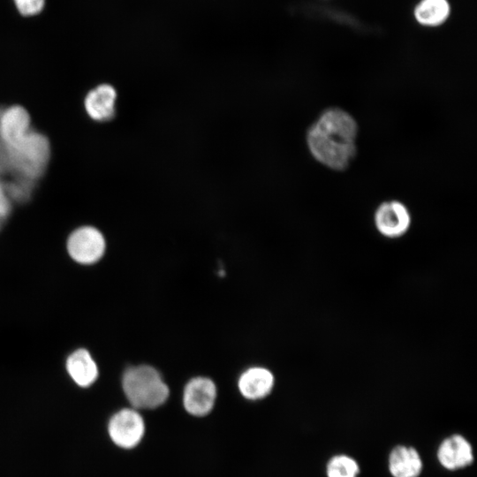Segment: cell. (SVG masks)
<instances>
[{"label":"cell","instance_id":"6da1fadb","mask_svg":"<svg viewBox=\"0 0 477 477\" xmlns=\"http://www.w3.org/2000/svg\"><path fill=\"white\" fill-rule=\"evenodd\" d=\"M358 125L347 111L333 107L323 110L307 132L312 156L322 165L342 171L357 154Z\"/></svg>","mask_w":477,"mask_h":477},{"label":"cell","instance_id":"7a4b0ae2","mask_svg":"<svg viewBox=\"0 0 477 477\" xmlns=\"http://www.w3.org/2000/svg\"><path fill=\"white\" fill-rule=\"evenodd\" d=\"M122 388L131 407L139 411L156 409L170 396L169 386L161 374L148 365L127 368L123 375Z\"/></svg>","mask_w":477,"mask_h":477},{"label":"cell","instance_id":"3957f363","mask_svg":"<svg viewBox=\"0 0 477 477\" xmlns=\"http://www.w3.org/2000/svg\"><path fill=\"white\" fill-rule=\"evenodd\" d=\"M9 175L38 181L46 172L51 157L49 138L33 128L16 143L6 146Z\"/></svg>","mask_w":477,"mask_h":477},{"label":"cell","instance_id":"277c9868","mask_svg":"<svg viewBox=\"0 0 477 477\" xmlns=\"http://www.w3.org/2000/svg\"><path fill=\"white\" fill-rule=\"evenodd\" d=\"M108 434L117 447L131 450L137 447L146 435V421L133 407L122 408L110 418Z\"/></svg>","mask_w":477,"mask_h":477},{"label":"cell","instance_id":"5b68a950","mask_svg":"<svg viewBox=\"0 0 477 477\" xmlns=\"http://www.w3.org/2000/svg\"><path fill=\"white\" fill-rule=\"evenodd\" d=\"M216 397V385L213 380L205 376H196L190 379L185 385L182 405L188 414L201 418L212 412Z\"/></svg>","mask_w":477,"mask_h":477},{"label":"cell","instance_id":"8992f818","mask_svg":"<svg viewBox=\"0 0 477 477\" xmlns=\"http://www.w3.org/2000/svg\"><path fill=\"white\" fill-rule=\"evenodd\" d=\"M105 246L103 235L92 226L74 230L67 240L69 254L82 264H92L99 261L104 254Z\"/></svg>","mask_w":477,"mask_h":477},{"label":"cell","instance_id":"52a82bcc","mask_svg":"<svg viewBox=\"0 0 477 477\" xmlns=\"http://www.w3.org/2000/svg\"><path fill=\"white\" fill-rule=\"evenodd\" d=\"M374 222L376 230L386 238H395L405 235L411 226V214L399 201H386L375 209Z\"/></svg>","mask_w":477,"mask_h":477},{"label":"cell","instance_id":"ba28073f","mask_svg":"<svg viewBox=\"0 0 477 477\" xmlns=\"http://www.w3.org/2000/svg\"><path fill=\"white\" fill-rule=\"evenodd\" d=\"M436 457L440 465L450 471L465 468L473 461L471 443L458 434L443 440L437 449Z\"/></svg>","mask_w":477,"mask_h":477},{"label":"cell","instance_id":"9c48e42d","mask_svg":"<svg viewBox=\"0 0 477 477\" xmlns=\"http://www.w3.org/2000/svg\"><path fill=\"white\" fill-rule=\"evenodd\" d=\"M117 91L103 83L92 88L84 99L85 110L95 121L108 122L116 116Z\"/></svg>","mask_w":477,"mask_h":477},{"label":"cell","instance_id":"30bf717a","mask_svg":"<svg viewBox=\"0 0 477 477\" xmlns=\"http://www.w3.org/2000/svg\"><path fill=\"white\" fill-rule=\"evenodd\" d=\"M31 129V117L25 107H4L0 114V137L6 146L21 140Z\"/></svg>","mask_w":477,"mask_h":477},{"label":"cell","instance_id":"8fae6325","mask_svg":"<svg viewBox=\"0 0 477 477\" xmlns=\"http://www.w3.org/2000/svg\"><path fill=\"white\" fill-rule=\"evenodd\" d=\"M275 377L270 370L263 367H252L238 377V389L243 398L256 401L269 396L274 387Z\"/></svg>","mask_w":477,"mask_h":477},{"label":"cell","instance_id":"7c38bea8","mask_svg":"<svg viewBox=\"0 0 477 477\" xmlns=\"http://www.w3.org/2000/svg\"><path fill=\"white\" fill-rule=\"evenodd\" d=\"M388 467L392 477H418L422 471V460L413 447L398 445L389 455Z\"/></svg>","mask_w":477,"mask_h":477},{"label":"cell","instance_id":"4fadbf2b","mask_svg":"<svg viewBox=\"0 0 477 477\" xmlns=\"http://www.w3.org/2000/svg\"><path fill=\"white\" fill-rule=\"evenodd\" d=\"M451 6L449 0H420L413 8L416 22L426 27L443 25L450 18Z\"/></svg>","mask_w":477,"mask_h":477},{"label":"cell","instance_id":"5bb4252c","mask_svg":"<svg viewBox=\"0 0 477 477\" xmlns=\"http://www.w3.org/2000/svg\"><path fill=\"white\" fill-rule=\"evenodd\" d=\"M66 368L72 380L81 387L90 386L98 376L97 366L85 349H79L68 357Z\"/></svg>","mask_w":477,"mask_h":477},{"label":"cell","instance_id":"9a60e30c","mask_svg":"<svg viewBox=\"0 0 477 477\" xmlns=\"http://www.w3.org/2000/svg\"><path fill=\"white\" fill-rule=\"evenodd\" d=\"M0 179L2 180L4 192L11 203H25L28 201L34 193L37 182L18 175H8Z\"/></svg>","mask_w":477,"mask_h":477},{"label":"cell","instance_id":"2e32d148","mask_svg":"<svg viewBox=\"0 0 477 477\" xmlns=\"http://www.w3.org/2000/svg\"><path fill=\"white\" fill-rule=\"evenodd\" d=\"M360 466L357 461L347 455H337L327 463V477H357Z\"/></svg>","mask_w":477,"mask_h":477},{"label":"cell","instance_id":"e0dca14e","mask_svg":"<svg viewBox=\"0 0 477 477\" xmlns=\"http://www.w3.org/2000/svg\"><path fill=\"white\" fill-rule=\"evenodd\" d=\"M18 11L24 17L39 14L44 8L45 0H13Z\"/></svg>","mask_w":477,"mask_h":477},{"label":"cell","instance_id":"ac0fdd59","mask_svg":"<svg viewBox=\"0 0 477 477\" xmlns=\"http://www.w3.org/2000/svg\"><path fill=\"white\" fill-rule=\"evenodd\" d=\"M12 208V203L7 197L2 180L0 179V228L3 223L10 216Z\"/></svg>","mask_w":477,"mask_h":477},{"label":"cell","instance_id":"d6986e66","mask_svg":"<svg viewBox=\"0 0 477 477\" xmlns=\"http://www.w3.org/2000/svg\"><path fill=\"white\" fill-rule=\"evenodd\" d=\"M4 106L0 105V114ZM10 174V166L8 161L7 147L0 137V178H5Z\"/></svg>","mask_w":477,"mask_h":477}]
</instances>
